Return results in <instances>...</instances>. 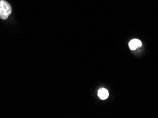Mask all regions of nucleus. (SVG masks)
I'll use <instances>...</instances> for the list:
<instances>
[{"mask_svg": "<svg viewBox=\"0 0 158 118\" xmlns=\"http://www.w3.org/2000/svg\"><path fill=\"white\" fill-rule=\"evenodd\" d=\"M98 97L101 100H105V99L108 98V97L109 96V93L108 91V90H106V89H100L98 92Z\"/></svg>", "mask_w": 158, "mask_h": 118, "instance_id": "nucleus-3", "label": "nucleus"}, {"mask_svg": "<svg viewBox=\"0 0 158 118\" xmlns=\"http://www.w3.org/2000/svg\"><path fill=\"white\" fill-rule=\"evenodd\" d=\"M11 6L5 0L0 1V18L6 20L11 13Z\"/></svg>", "mask_w": 158, "mask_h": 118, "instance_id": "nucleus-1", "label": "nucleus"}, {"mask_svg": "<svg viewBox=\"0 0 158 118\" xmlns=\"http://www.w3.org/2000/svg\"><path fill=\"white\" fill-rule=\"evenodd\" d=\"M141 46H142L141 41L138 40V39H133V40H132L131 42L129 43V48H131V50H136L137 48H140Z\"/></svg>", "mask_w": 158, "mask_h": 118, "instance_id": "nucleus-2", "label": "nucleus"}]
</instances>
